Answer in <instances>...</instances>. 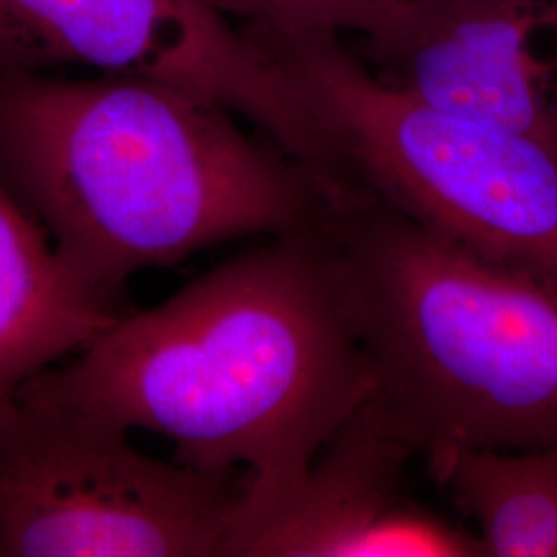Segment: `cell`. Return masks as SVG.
I'll return each instance as SVG.
<instances>
[{
  "mask_svg": "<svg viewBox=\"0 0 557 557\" xmlns=\"http://www.w3.org/2000/svg\"><path fill=\"white\" fill-rule=\"evenodd\" d=\"M549 0H413L405 21L356 54L382 83L442 112L539 140L557 153L554 64L531 40Z\"/></svg>",
  "mask_w": 557,
  "mask_h": 557,
  "instance_id": "ba28073f",
  "label": "cell"
},
{
  "mask_svg": "<svg viewBox=\"0 0 557 557\" xmlns=\"http://www.w3.org/2000/svg\"><path fill=\"white\" fill-rule=\"evenodd\" d=\"M292 85L306 168L487 259L557 285V153L398 91L337 34H248Z\"/></svg>",
  "mask_w": 557,
  "mask_h": 557,
  "instance_id": "277c9868",
  "label": "cell"
},
{
  "mask_svg": "<svg viewBox=\"0 0 557 557\" xmlns=\"http://www.w3.org/2000/svg\"><path fill=\"white\" fill-rule=\"evenodd\" d=\"M386 418L419 457L557 446V285L354 193L324 197Z\"/></svg>",
  "mask_w": 557,
  "mask_h": 557,
  "instance_id": "3957f363",
  "label": "cell"
},
{
  "mask_svg": "<svg viewBox=\"0 0 557 557\" xmlns=\"http://www.w3.org/2000/svg\"><path fill=\"white\" fill-rule=\"evenodd\" d=\"M128 434L29 398L0 405V557L221 556L244 481L147 457Z\"/></svg>",
  "mask_w": 557,
  "mask_h": 557,
  "instance_id": "5b68a950",
  "label": "cell"
},
{
  "mask_svg": "<svg viewBox=\"0 0 557 557\" xmlns=\"http://www.w3.org/2000/svg\"><path fill=\"white\" fill-rule=\"evenodd\" d=\"M248 34H358L379 38L398 27L413 0H215Z\"/></svg>",
  "mask_w": 557,
  "mask_h": 557,
  "instance_id": "8fae6325",
  "label": "cell"
},
{
  "mask_svg": "<svg viewBox=\"0 0 557 557\" xmlns=\"http://www.w3.org/2000/svg\"><path fill=\"white\" fill-rule=\"evenodd\" d=\"M0 182L94 285L320 220L317 176L184 87L0 69Z\"/></svg>",
  "mask_w": 557,
  "mask_h": 557,
  "instance_id": "7a4b0ae2",
  "label": "cell"
},
{
  "mask_svg": "<svg viewBox=\"0 0 557 557\" xmlns=\"http://www.w3.org/2000/svg\"><path fill=\"white\" fill-rule=\"evenodd\" d=\"M116 292L79 275L0 182V405L122 317Z\"/></svg>",
  "mask_w": 557,
  "mask_h": 557,
  "instance_id": "9c48e42d",
  "label": "cell"
},
{
  "mask_svg": "<svg viewBox=\"0 0 557 557\" xmlns=\"http://www.w3.org/2000/svg\"><path fill=\"white\" fill-rule=\"evenodd\" d=\"M556 94H557V85H556Z\"/></svg>",
  "mask_w": 557,
  "mask_h": 557,
  "instance_id": "7c38bea8",
  "label": "cell"
},
{
  "mask_svg": "<svg viewBox=\"0 0 557 557\" xmlns=\"http://www.w3.org/2000/svg\"><path fill=\"white\" fill-rule=\"evenodd\" d=\"M430 473L478 527L485 557H557V446L444 448Z\"/></svg>",
  "mask_w": 557,
  "mask_h": 557,
  "instance_id": "30bf717a",
  "label": "cell"
},
{
  "mask_svg": "<svg viewBox=\"0 0 557 557\" xmlns=\"http://www.w3.org/2000/svg\"><path fill=\"white\" fill-rule=\"evenodd\" d=\"M416 457L368 397L283 498L232 527L223 556L485 557L475 533L409 494Z\"/></svg>",
  "mask_w": 557,
  "mask_h": 557,
  "instance_id": "52a82bcc",
  "label": "cell"
},
{
  "mask_svg": "<svg viewBox=\"0 0 557 557\" xmlns=\"http://www.w3.org/2000/svg\"><path fill=\"white\" fill-rule=\"evenodd\" d=\"M161 81L257 124L294 160L306 122L292 85L215 0H0V69Z\"/></svg>",
  "mask_w": 557,
  "mask_h": 557,
  "instance_id": "8992f818",
  "label": "cell"
},
{
  "mask_svg": "<svg viewBox=\"0 0 557 557\" xmlns=\"http://www.w3.org/2000/svg\"><path fill=\"white\" fill-rule=\"evenodd\" d=\"M372 393V366L317 221L151 310L122 314L17 397L158 434L200 471H239L234 527L283 498Z\"/></svg>",
  "mask_w": 557,
  "mask_h": 557,
  "instance_id": "6da1fadb",
  "label": "cell"
}]
</instances>
